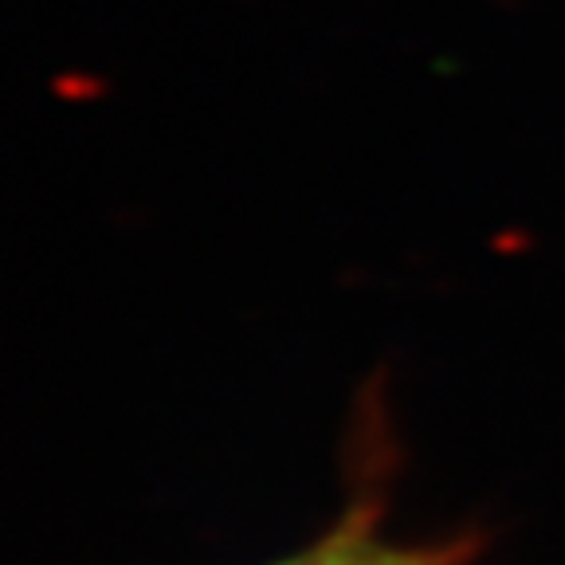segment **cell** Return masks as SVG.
Returning <instances> with one entry per match:
<instances>
[{"label":"cell","mask_w":565,"mask_h":565,"mask_svg":"<svg viewBox=\"0 0 565 565\" xmlns=\"http://www.w3.org/2000/svg\"><path fill=\"white\" fill-rule=\"evenodd\" d=\"M476 546L468 539L408 542L385 530V499L377 491L358 494L350 511L338 514L307 546L275 557L267 565H471Z\"/></svg>","instance_id":"6da1fadb"}]
</instances>
